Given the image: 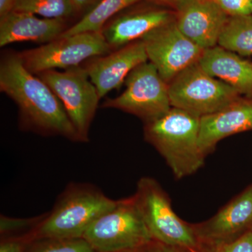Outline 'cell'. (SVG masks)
<instances>
[{
    "instance_id": "obj_5",
    "label": "cell",
    "mask_w": 252,
    "mask_h": 252,
    "mask_svg": "<svg viewBox=\"0 0 252 252\" xmlns=\"http://www.w3.org/2000/svg\"><path fill=\"white\" fill-rule=\"evenodd\" d=\"M133 196L153 240L200 252L192 223L177 216L168 194L155 179L142 177Z\"/></svg>"
},
{
    "instance_id": "obj_1",
    "label": "cell",
    "mask_w": 252,
    "mask_h": 252,
    "mask_svg": "<svg viewBox=\"0 0 252 252\" xmlns=\"http://www.w3.org/2000/svg\"><path fill=\"white\" fill-rule=\"evenodd\" d=\"M0 91L18 106L22 130L79 142L60 99L44 81L25 67L18 53H6L1 58Z\"/></svg>"
},
{
    "instance_id": "obj_23",
    "label": "cell",
    "mask_w": 252,
    "mask_h": 252,
    "mask_svg": "<svg viewBox=\"0 0 252 252\" xmlns=\"http://www.w3.org/2000/svg\"><path fill=\"white\" fill-rule=\"evenodd\" d=\"M200 252H252V230L232 243L200 245Z\"/></svg>"
},
{
    "instance_id": "obj_2",
    "label": "cell",
    "mask_w": 252,
    "mask_h": 252,
    "mask_svg": "<svg viewBox=\"0 0 252 252\" xmlns=\"http://www.w3.org/2000/svg\"><path fill=\"white\" fill-rule=\"evenodd\" d=\"M200 117L172 107L163 116L145 123L144 139L157 149L177 180L198 171L206 157L199 147Z\"/></svg>"
},
{
    "instance_id": "obj_22",
    "label": "cell",
    "mask_w": 252,
    "mask_h": 252,
    "mask_svg": "<svg viewBox=\"0 0 252 252\" xmlns=\"http://www.w3.org/2000/svg\"><path fill=\"white\" fill-rule=\"evenodd\" d=\"M47 213L32 218H13L1 215L0 217V232L1 235L9 234L14 232L22 231L30 228L35 230Z\"/></svg>"
},
{
    "instance_id": "obj_21",
    "label": "cell",
    "mask_w": 252,
    "mask_h": 252,
    "mask_svg": "<svg viewBox=\"0 0 252 252\" xmlns=\"http://www.w3.org/2000/svg\"><path fill=\"white\" fill-rule=\"evenodd\" d=\"M39 240L41 243L34 245L30 252H97L84 238Z\"/></svg>"
},
{
    "instance_id": "obj_9",
    "label": "cell",
    "mask_w": 252,
    "mask_h": 252,
    "mask_svg": "<svg viewBox=\"0 0 252 252\" xmlns=\"http://www.w3.org/2000/svg\"><path fill=\"white\" fill-rule=\"evenodd\" d=\"M102 32H87L58 39L18 53L23 65L37 75L45 71L70 69L81 63L111 52Z\"/></svg>"
},
{
    "instance_id": "obj_6",
    "label": "cell",
    "mask_w": 252,
    "mask_h": 252,
    "mask_svg": "<svg viewBox=\"0 0 252 252\" xmlns=\"http://www.w3.org/2000/svg\"><path fill=\"white\" fill-rule=\"evenodd\" d=\"M172 107L199 117L224 108L240 94L223 81L203 70L198 63L189 66L168 84Z\"/></svg>"
},
{
    "instance_id": "obj_10",
    "label": "cell",
    "mask_w": 252,
    "mask_h": 252,
    "mask_svg": "<svg viewBox=\"0 0 252 252\" xmlns=\"http://www.w3.org/2000/svg\"><path fill=\"white\" fill-rule=\"evenodd\" d=\"M148 61L167 84L189 66L198 63L204 50L187 37L173 21L142 38Z\"/></svg>"
},
{
    "instance_id": "obj_27",
    "label": "cell",
    "mask_w": 252,
    "mask_h": 252,
    "mask_svg": "<svg viewBox=\"0 0 252 252\" xmlns=\"http://www.w3.org/2000/svg\"><path fill=\"white\" fill-rule=\"evenodd\" d=\"M74 6V11H81L91 7L92 9L101 0H71Z\"/></svg>"
},
{
    "instance_id": "obj_20",
    "label": "cell",
    "mask_w": 252,
    "mask_h": 252,
    "mask_svg": "<svg viewBox=\"0 0 252 252\" xmlns=\"http://www.w3.org/2000/svg\"><path fill=\"white\" fill-rule=\"evenodd\" d=\"M14 11L54 19H64L75 11L71 0H17Z\"/></svg>"
},
{
    "instance_id": "obj_11",
    "label": "cell",
    "mask_w": 252,
    "mask_h": 252,
    "mask_svg": "<svg viewBox=\"0 0 252 252\" xmlns=\"http://www.w3.org/2000/svg\"><path fill=\"white\" fill-rule=\"evenodd\" d=\"M200 245L232 243L252 230V184L206 220L192 223Z\"/></svg>"
},
{
    "instance_id": "obj_12",
    "label": "cell",
    "mask_w": 252,
    "mask_h": 252,
    "mask_svg": "<svg viewBox=\"0 0 252 252\" xmlns=\"http://www.w3.org/2000/svg\"><path fill=\"white\" fill-rule=\"evenodd\" d=\"M228 18L213 0H182L176 8L177 28L203 50L218 45Z\"/></svg>"
},
{
    "instance_id": "obj_13",
    "label": "cell",
    "mask_w": 252,
    "mask_h": 252,
    "mask_svg": "<svg viewBox=\"0 0 252 252\" xmlns=\"http://www.w3.org/2000/svg\"><path fill=\"white\" fill-rule=\"evenodd\" d=\"M91 60L84 68L102 99L114 89H120L128 74L147 62L148 57L140 39Z\"/></svg>"
},
{
    "instance_id": "obj_26",
    "label": "cell",
    "mask_w": 252,
    "mask_h": 252,
    "mask_svg": "<svg viewBox=\"0 0 252 252\" xmlns=\"http://www.w3.org/2000/svg\"><path fill=\"white\" fill-rule=\"evenodd\" d=\"M24 240L21 238H9L3 240L0 245V252H23Z\"/></svg>"
},
{
    "instance_id": "obj_29",
    "label": "cell",
    "mask_w": 252,
    "mask_h": 252,
    "mask_svg": "<svg viewBox=\"0 0 252 252\" xmlns=\"http://www.w3.org/2000/svg\"><path fill=\"white\" fill-rule=\"evenodd\" d=\"M158 4L165 5V6H173L175 9L182 0H150Z\"/></svg>"
},
{
    "instance_id": "obj_24",
    "label": "cell",
    "mask_w": 252,
    "mask_h": 252,
    "mask_svg": "<svg viewBox=\"0 0 252 252\" xmlns=\"http://www.w3.org/2000/svg\"><path fill=\"white\" fill-rule=\"evenodd\" d=\"M228 17L252 16V0H213Z\"/></svg>"
},
{
    "instance_id": "obj_8",
    "label": "cell",
    "mask_w": 252,
    "mask_h": 252,
    "mask_svg": "<svg viewBox=\"0 0 252 252\" xmlns=\"http://www.w3.org/2000/svg\"><path fill=\"white\" fill-rule=\"evenodd\" d=\"M60 99L74 126L79 142L89 140V130L100 97L87 72L81 66L38 74Z\"/></svg>"
},
{
    "instance_id": "obj_4",
    "label": "cell",
    "mask_w": 252,
    "mask_h": 252,
    "mask_svg": "<svg viewBox=\"0 0 252 252\" xmlns=\"http://www.w3.org/2000/svg\"><path fill=\"white\" fill-rule=\"evenodd\" d=\"M83 238L97 252L135 250L153 240L133 195L117 200L91 224Z\"/></svg>"
},
{
    "instance_id": "obj_28",
    "label": "cell",
    "mask_w": 252,
    "mask_h": 252,
    "mask_svg": "<svg viewBox=\"0 0 252 252\" xmlns=\"http://www.w3.org/2000/svg\"><path fill=\"white\" fill-rule=\"evenodd\" d=\"M17 0H0V18L14 11Z\"/></svg>"
},
{
    "instance_id": "obj_18",
    "label": "cell",
    "mask_w": 252,
    "mask_h": 252,
    "mask_svg": "<svg viewBox=\"0 0 252 252\" xmlns=\"http://www.w3.org/2000/svg\"><path fill=\"white\" fill-rule=\"evenodd\" d=\"M141 0H101L75 24L60 36H67L87 32H102L109 20L123 10ZM59 36V37H60Z\"/></svg>"
},
{
    "instance_id": "obj_14",
    "label": "cell",
    "mask_w": 252,
    "mask_h": 252,
    "mask_svg": "<svg viewBox=\"0 0 252 252\" xmlns=\"http://www.w3.org/2000/svg\"><path fill=\"white\" fill-rule=\"evenodd\" d=\"M252 130V97L240 98L224 108L200 117L199 147L205 157L225 137Z\"/></svg>"
},
{
    "instance_id": "obj_17",
    "label": "cell",
    "mask_w": 252,
    "mask_h": 252,
    "mask_svg": "<svg viewBox=\"0 0 252 252\" xmlns=\"http://www.w3.org/2000/svg\"><path fill=\"white\" fill-rule=\"evenodd\" d=\"M198 63L207 74L252 97V63L219 45L204 50Z\"/></svg>"
},
{
    "instance_id": "obj_25",
    "label": "cell",
    "mask_w": 252,
    "mask_h": 252,
    "mask_svg": "<svg viewBox=\"0 0 252 252\" xmlns=\"http://www.w3.org/2000/svg\"><path fill=\"white\" fill-rule=\"evenodd\" d=\"M147 252H198L185 247L167 245L157 240H152L147 246Z\"/></svg>"
},
{
    "instance_id": "obj_3",
    "label": "cell",
    "mask_w": 252,
    "mask_h": 252,
    "mask_svg": "<svg viewBox=\"0 0 252 252\" xmlns=\"http://www.w3.org/2000/svg\"><path fill=\"white\" fill-rule=\"evenodd\" d=\"M117 202L91 184H69L58 197L52 210L33 230L32 238H83L91 224Z\"/></svg>"
},
{
    "instance_id": "obj_30",
    "label": "cell",
    "mask_w": 252,
    "mask_h": 252,
    "mask_svg": "<svg viewBox=\"0 0 252 252\" xmlns=\"http://www.w3.org/2000/svg\"><path fill=\"white\" fill-rule=\"evenodd\" d=\"M117 252H147V246L144 247V248L135 249V250H126V251Z\"/></svg>"
},
{
    "instance_id": "obj_7",
    "label": "cell",
    "mask_w": 252,
    "mask_h": 252,
    "mask_svg": "<svg viewBox=\"0 0 252 252\" xmlns=\"http://www.w3.org/2000/svg\"><path fill=\"white\" fill-rule=\"evenodd\" d=\"M124 83L125 91L115 98L107 99L102 107L128 113L144 124L158 119L172 108L168 84L149 61L136 67Z\"/></svg>"
},
{
    "instance_id": "obj_16",
    "label": "cell",
    "mask_w": 252,
    "mask_h": 252,
    "mask_svg": "<svg viewBox=\"0 0 252 252\" xmlns=\"http://www.w3.org/2000/svg\"><path fill=\"white\" fill-rule=\"evenodd\" d=\"M64 19L39 18L30 13L13 11L0 18V46L13 43H47L58 39L67 30Z\"/></svg>"
},
{
    "instance_id": "obj_15",
    "label": "cell",
    "mask_w": 252,
    "mask_h": 252,
    "mask_svg": "<svg viewBox=\"0 0 252 252\" xmlns=\"http://www.w3.org/2000/svg\"><path fill=\"white\" fill-rule=\"evenodd\" d=\"M175 13L168 10L147 9L113 19L102 31L111 51L140 40L156 28L173 21Z\"/></svg>"
},
{
    "instance_id": "obj_19",
    "label": "cell",
    "mask_w": 252,
    "mask_h": 252,
    "mask_svg": "<svg viewBox=\"0 0 252 252\" xmlns=\"http://www.w3.org/2000/svg\"><path fill=\"white\" fill-rule=\"evenodd\" d=\"M218 45L240 56H252V16L228 17Z\"/></svg>"
}]
</instances>
